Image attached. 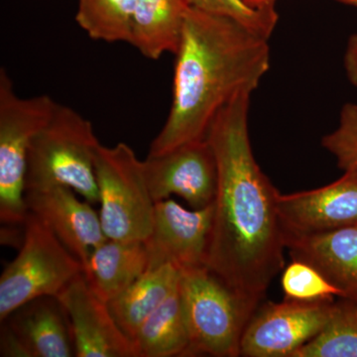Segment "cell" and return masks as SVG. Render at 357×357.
<instances>
[{
    "label": "cell",
    "mask_w": 357,
    "mask_h": 357,
    "mask_svg": "<svg viewBox=\"0 0 357 357\" xmlns=\"http://www.w3.org/2000/svg\"><path fill=\"white\" fill-rule=\"evenodd\" d=\"M0 356H76L69 314L57 296L29 301L2 319Z\"/></svg>",
    "instance_id": "30bf717a"
},
{
    "label": "cell",
    "mask_w": 357,
    "mask_h": 357,
    "mask_svg": "<svg viewBox=\"0 0 357 357\" xmlns=\"http://www.w3.org/2000/svg\"><path fill=\"white\" fill-rule=\"evenodd\" d=\"M135 4L136 0H79L76 21L91 38L129 43Z\"/></svg>",
    "instance_id": "ffe728a7"
},
{
    "label": "cell",
    "mask_w": 357,
    "mask_h": 357,
    "mask_svg": "<svg viewBox=\"0 0 357 357\" xmlns=\"http://www.w3.org/2000/svg\"><path fill=\"white\" fill-rule=\"evenodd\" d=\"M335 1L357 8V0H335ZM344 68L345 76L349 83L354 86H357V33L352 34L347 40L344 56Z\"/></svg>",
    "instance_id": "d4e9b609"
},
{
    "label": "cell",
    "mask_w": 357,
    "mask_h": 357,
    "mask_svg": "<svg viewBox=\"0 0 357 357\" xmlns=\"http://www.w3.org/2000/svg\"><path fill=\"white\" fill-rule=\"evenodd\" d=\"M69 314L77 357H137L107 302L93 293L84 273L57 296Z\"/></svg>",
    "instance_id": "4fadbf2b"
},
{
    "label": "cell",
    "mask_w": 357,
    "mask_h": 357,
    "mask_svg": "<svg viewBox=\"0 0 357 357\" xmlns=\"http://www.w3.org/2000/svg\"><path fill=\"white\" fill-rule=\"evenodd\" d=\"M82 273V262L28 211L20 253L0 277V321L29 301L58 296Z\"/></svg>",
    "instance_id": "52a82bcc"
},
{
    "label": "cell",
    "mask_w": 357,
    "mask_h": 357,
    "mask_svg": "<svg viewBox=\"0 0 357 357\" xmlns=\"http://www.w3.org/2000/svg\"><path fill=\"white\" fill-rule=\"evenodd\" d=\"M321 146L337 160L344 172L357 173V105L342 107L337 128L321 138Z\"/></svg>",
    "instance_id": "cb8c5ba5"
},
{
    "label": "cell",
    "mask_w": 357,
    "mask_h": 357,
    "mask_svg": "<svg viewBox=\"0 0 357 357\" xmlns=\"http://www.w3.org/2000/svg\"><path fill=\"white\" fill-rule=\"evenodd\" d=\"M148 270L145 241L109 239L91 251L84 266L89 287L109 303L119 297Z\"/></svg>",
    "instance_id": "2e32d148"
},
{
    "label": "cell",
    "mask_w": 357,
    "mask_h": 357,
    "mask_svg": "<svg viewBox=\"0 0 357 357\" xmlns=\"http://www.w3.org/2000/svg\"><path fill=\"white\" fill-rule=\"evenodd\" d=\"M143 167L155 203L176 195L199 210L215 202L217 161L206 138L185 143L159 156H147Z\"/></svg>",
    "instance_id": "8fae6325"
},
{
    "label": "cell",
    "mask_w": 357,
    "mask_h": 357,
    "mask_svg": "<svg viewBox=\"0 0 357 357\" xmlns=\"http://www.w3.org/2000/svg\"><path fill=\"white\" fill-rule=\"evenodd\" d=\"M286 234L307 236L357 225V173L344 172L332 184L278 196Z\"/></svg>",
    "instance_id": "7c38bea8"
},
{
    "label": "cell",
    "mask_w": 357,
    "mask_h": 357,
    "mask_svg": "<svg viewBox=\"0 0 357 357\" xmlns=\"http://www.w3.org/2000/svg\"><path fill=\"white\" fill-rule=\"evenodd\" d=\"M292 259L316 267L344 295L357 302V225L307 236L286 234Z\"/></svg>",
    "instance_id": "9a60e30c"
},
{
    "label": "cell",
    "mask_w": 357,
    "mask_h": 357,
    "mask_svg": "<svg viewBox=\"0 0 357 357\" xmlns=\"http://www.w3.org/2000/svg\"><path fill=\"white\" fill-rule=\"evenodd\" d=\"M100 218L109 239L145 241L151 234L155 202L150 194L143 161L126 143L102 144L95 159Z\"/></svg>",
    "instance_id": "8992f818"
},
{
    "label": "cell",
    "mask_w": 357,
    "mask_h": 357,
    "mask_svg": "<svg viewBox=\"0 0 357 357\" xmlns=\"http://www.w3.org/2000/svg\"><path fill=\"white\" fill-rule=\"evenodd\" d=\"M335 305L284 300L258 307L241 338V356L293 357L323 331Z\"/></svg>",
    "instance_id": "ba28073f"
},
{
    "label": "cell",
    "mask_w": 357,
    "mask_h": 357,
    "mask_svg": "<svg viewBox=\"0 0 357 357\" xmlns=\"http://www.w3.org/2000/svg\"><path fill=\"white\" fill-rule=\"evenodd\" d=\"M100 145L91 121L57 103L28 152L25 192L64 185L89 204L98 203L95 159Z\"/></svg>",
    "instance_id": "277c9868"
},
{
    "label": "cell",
    "mask_w": 357,
    "mask_h": 357,
    "mask_svg": "<svg viewBox=\"0 0 357 357\" xmlns=\"http://www.w3.org/2000/svg\"><path fill=\"white\" fill-rule=\"evenodd\" d=\"M281 273L282 291L285 300L325 303L335 302V298L344 299V293L310 263L292 259Z\"/></svg>",
    "instance_id": "7402d4cb"
},
{
    "label": "cell",
    "mask_w": 357,
    "mask_h": 357,
    "mask_svg": "<svg viewBox=\"0 0 357 357\" xmlns=\"http://www.w3.org/2000/svg\"><path fill=\"white\" fill-rule=\"evenodd\" d=\"M293 357H357V311L351 300L335 303L332 317L316 337Z\"/></svg>",
    "instance_id": "44dd1931"
},
{
    "label": "cell",
    "mask_w": 357,
    "mask_h": 357,
    "mask_svg": "<svg viewBox=\"0 0 357 357\" xmlns=\"http://www.w3.org/2000/svg\"><path fill=\"white\" fill-rule=\"evenodd\" d=\"M252 93L243 91L211 121L206 140L218 167V191L206 267L239 292L262 300L285 267L280 192L258 165L249 137Z\"/></svg>",
    "instance_id": "6da1fadb"
},
{
    "label": "cell",
    "mask_w": 357,
    "mask_h": 357,
    "mask_svg": "<svg viewBox=\"0 0 357 357\" xmlns=\"http://www.w3.org/2000/svg\"><path fill=\"white\" fill-rule=\"evenodd\" d=\"M190 7L188 0H136L129 44L151 60L176 55Z\"/></svg>",
    "instance_id": "e0dca14e"
},
{
    "label": "cell",
    "mask_w": 357,
    "mask_h": 357,
    "mask_svg": "<svg viewBox=\"0 0 357 357\" xmlns=\"http://www.w3.org/2000/svg\"><path fill=\"white\" fill-rule=\"evenodd\" d=\"M181 271L171 264L149 269L119 297L107 303L110 312L131 340L141 325L178 288Z\"/></svg>",
    "instance_id": "ac0fdd59"
},
{
    "label": "cell",
    "mask_w": 357,
    "mask_h": 357,
    "mask_svg": "<svg viewBox=\"0 0 357 357\" xmlns=\"http://www.w3.org/2000/svg\"><path fill=\"white\" fill-rule=\"evenodd\" d=\"M215 204L187 210L174 199L155 204L153 225L146 244L148 270L171 264L180 271L206 266Z\"/></svg>",
    "instance_id": "9c48e42d"
},
{
    "label": "cell",
    "mask_w": 357,
    "mask_h": 357,
    "mask_svg": "<svg viewBox=\"0 0 357 357\" xmlns=\"http://www.w3.org/2000/svg\"><path fill=\"white\" fill-rule=\"evenodd\" d=\"M57 102L49 96L20 98L6 70H0V220L24 225L28 152L35 136L50 121Z\"/></svg>",
    "instance_id": "5b68a950"
},
{
    "label": "cell",
    "mask_w": 357,
    "mask_h": 357,
    "mask_svg": "<svg viewBox=\"0 0 357 357\" xmlns=\"http://www.w3.org/2000/svg\"><path fill=\"white\" fill-rule=\"evenodd\" d=\"M190 6L243 23L253 31L269 39L279 20L276 4L253 6L246 0H188Z\"/></svg>",
    "instance_id": "603a6c76"
},
{
    "label": "cell",
    "mask_w": 357,
    "mask_h": 357,
    "mask_svg": "<svg viewBox=\"0 0 357 357\" xmlns=\"http://www.w3.org/2000/svg\"><path fill=\"white\" fill-rule=\"evenodd\" d=\"M268 40L232 18L190 7L176 53L170 112L148 156L204 139L225 105L253 93L270 69Z\"/></svg>",
    "instance_id": "7a4b0ae2"
},
{
    "label": "cell",
    "mask_w": 357,
    "mask_h": 357,
    "mask_svg": "<svg viewBox=\"0 0 357 357\" xmlns=\"http://www.w3.org/2000/svg\"><path fill=\"white\" fill-rule=\"evenodd\" d=\"M132 342L137 357L189 356V332L178 286L141 325Z\"/></svg>",
    "instance_id": "d6986e66"
},
{
    "label": "cell",
    "mask_w": 357,
    "mask_h": 357,
    "mask_svg": "<svg viewBox=\"0 0 357 357\" xmlns=\"http://www.w3.org/2000/svg\"><path fill=\"white\" fill-rule=\"evenodd\" d=\"M277 0H252L249 2L253 6H268V4H276Z\"/></svg>",
    "instance_id": "484cf974"
},
{
    "label": "cell",
    "mask_w": 357,
    "mask_h": 357,
    "mask_svg": "<svg viewBox=\"0 0 357 357\" xmlns=\"http://www.w3.org/2000/svg\"><path fill=\"white\" fill-rule=\"evenodd\" d=\"M246 1H248L249 3V2L252 1V0H246ZM249 4H250V3H249Z\"/></svg>",
    "instance_id": "83f0119b"
},
{
    "label": "cell",
    "mask_w": 357,
    "mask_h": 357,
    "mask_svg": "<svg viewBox=\"0 0 357 357\" xmlns=\"http://www.w3.org/2000/svg\"><path fill=\"white\" fill-rule=\"evenodd\" d=\"M178 289L190 337L188 356H241L244 331L261 300L236 290L206 265L182 270Z\"/></svg>",
    "instance_id": "3957f363"
},
{
    "label": "cell",
    "mask_w": 357,
    "mask_h": 357,
    "mask_svg": "<svg viewBox=\"0 0 357 357\" xmlns=\"http://www.w3.org/2000/svg\"><path fill=\"white\" fill-rule=\"evenodd\" d=\"M352 302H354V301H352ZM354 306H356V309L357 311V302H354Z\"/></svg>",
    "instance_id": "4316f807"
},
{
    "label": "cell",
    "mask_w": 357,
    "mask_h": 357,
    "mask_svg": "<svg viewBox=\"0 0 357 357\" xmlns=\"http://www.w3.org/2000/svg\"><path fill=\"white\" fill-rule=\"evenodd\" d=\"M76 194L64 185L26 191L25 203L27 211L41 220L84 266L91 251L107 237L100 215Z\"/></svg>",
    "instance_id": "5bb4252c"
}]
</instances>
